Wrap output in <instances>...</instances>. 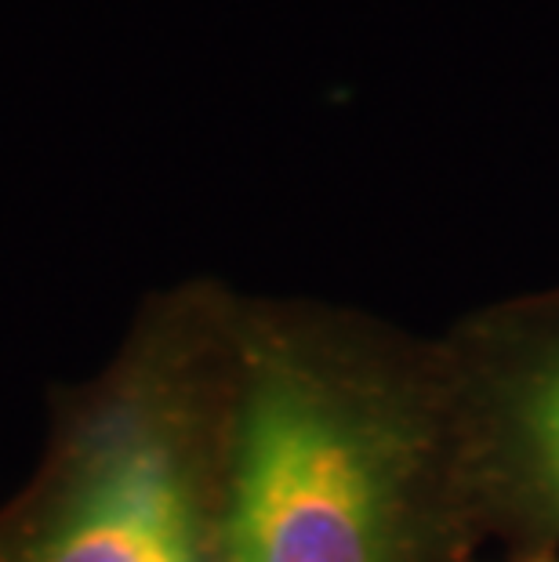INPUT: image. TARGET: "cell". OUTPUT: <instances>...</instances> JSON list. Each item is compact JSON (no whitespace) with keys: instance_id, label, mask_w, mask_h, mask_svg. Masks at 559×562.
<instances>
[{"instance_id":"1","label":"cell","mask_w":559,"mask_h":562,"mask_svg":"<svg viewBox=\"0 0 559 562\" xmlns=\"http://www.w3.org/2000/svg\"><path fill=\"white\" fill-rule=\"evenodd\" d=\"M436 334L230 305L219 562H476Z\"/></svg>"},{"instance_id":"2","label":"cell","mask_w":559,"mask_h":562,"mask_svg":"<svg viewBox=\"0 0 559 562\" xmlns=\"http://www.w3.org/2000/svg\"><path fill=\"white\" fill-rule=\"evenodd\" d=\"M230 305L157 323L94 406L22 562H219Z\"/></svg>"},{"instance_id":"3","label":"cell","mask_w":559,"mask_h":562,"mask_svg":"<svg viewBox=\"0 0 559 562\" xmlns=\"http://www.w3.org/2000/svg\"><path fill=\"white\" fill-rule=\"evenodd\" d=\"M436 349L483 541L559 552V286L472 308Z\"/></svg>"},{"instance_id":"4","label":"cell","mask_w":559,"mask_h":562,"mask_svg":"<svg viewBox=\"0 0 559 562\" xmlns=\"http://www.w3.org/2000/svg\"><path fill=\"white\" fill-rule=\"evenodd\" d=\"M505 562H559V552H519V555H508Z\"/></svg>"}]
</instances>
